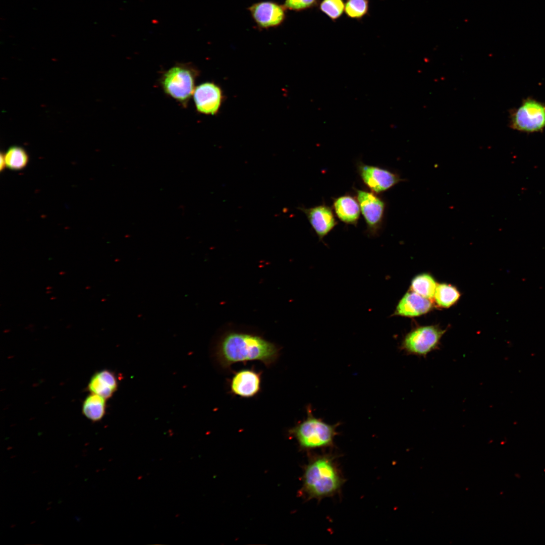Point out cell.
<instances>
[{"instance_id":"obj_1","label":"cell","mask_w":545,"mask_h":545,"mask_svg":"<svg viewBox=\"0 0 545 545\" xmlns=\"http://www.w3.org/2000/svg\"><path fill=\"white\" fill-rule=\"evenodd\" d=\"M279 349L274 343L257 335L231 332L221 340L216 356L221 366L229 368L237 362L259 361L265 366L274 363Z\"/></svg>"},{"instance_id":"obj_2","label":"cell","mask_w":545,"mask_h":545,"mask_svg":"<svg viewBox=\"0 0 545 545\" xmlns=\"http://www.w3.org/2000/svg\"><path fill=\"white\" fill-rule=\"evenodd\" d=\"M335 455L331 453L314 456L305 468L303 490L309 499L318 501L340 492L345 479Z\"/></svg>"},{"instance_id":"obj_3","label":"cell","mask_w":545,"mask_h":545,"mask_svg":"<svg viewBox=\"0 0 545 545\" xmlns=\"http://www.w3.org/2000/svg\"><path fill=\"white\" fill-rule=\"evenodd\" d=\"M307 417L289 430L297 440L301 448L314 450L332 448L339 423L330 424L315 417L310 407L307 408Z\"/></svg>"},{"instance_id":"obj_4","label":"cell","mask_w":545,"mask_h":545,"mask_svg":"<svg viewBox=\"0 0 545 545\" xmlns=\"http://www.w3.org/2000/svg\"><path fill=\"white\" fill-rule=\"evenodd\" d=\"M197 69L190 63H177L164 72L159 83L165 93L186 107L196 88Z\"/></svg>"},{"instance_id":"obj_5","label":"cell","mask_w":545,"mask_h":545,"mask_svg":"<svg viewBox=\"0 0 545 545\" xmlns=\"http://www.w3.org/2000/svg\"><path fill=\"white\" fill-rule=\"evenodd\" d=\"M509 125L526 133L542 131L545 129V103L532 98L525 99L510 113Z\"/></svg>"},{"instance_id":"obj_6","label":"cell","mask_w":545,"mask_h":545,"mask_svg":"<svg viewBox=\"0 0 545 545\" xmlns=\"http://www.w3.org/2000/svg\"><path fill=\"white\" fill-rule=\"evenodd\" d=\"M445 332L436 325L416 328L404 337L401 349L407 355L425 357L439 348Z\"/></svg>"},{"instance_id":"obj_7","label":"cell","mask_w":545,"mask_h":545,"mask_svg":"<svg viewBox=\"0 0 545 545\" xmlns=\"http://www.w3.org/2000/svg\"><path fill=\"white\" fill-rule=\"evenodd\" d=\"M248 10L257 27L262 29L279 26L286 17L284 6L273 1L254 3Z\"/></svg>"},{"instance_id":"obj_8","label":"cell","mask_w":545,"mask_h":545,"mask_svg":"<svg viewBox=\"0 0 545 545\" xmlns=\"http://www.w3.org/2000/svg\"><path fill=\"white\" fill-rule=\"evenodd\" d=\"M358 170L364 183L373 192L385 191L403 180L389 170L361 163Z\"/></svg>"},{"instance_id":"obj_9","label":"cell","mask_w":545,"mask_h":545,"mask_svg":"<svg viewBox=\"0 0 545 545\" xmlns=\"http://www.w3.org/2000/svg\"><path fill=\"white\" fill-rule=\"evenodd\" d=\"M357 199L360 211L368 228L375 232L380 227L384 214L385 204L375 194L361 190H356Z\"/></svg>"},{"instance_id":"obj_10","label":"cell","mask_w":545,"mask_h":545,"mask_svg":"<svg viewBox=\"0 0 545 545\" xmlns=\"http://www.w3.org/2000/svg\"><path fill=\"white\" fill-rule=\"evenodd\" d=\"M261 374L253 368L235 372L230 381L231 393L244 398L254 397L261 390Z\"/></svg>"},{"instance_id":"obj_11","label":"cell","mask_w":545,"mask_h":545,"mask_svg":"<svg viewBox=\"0 0 545 545\" xmlns=\"http://www.w3.org/2000/svg\"><path fill=\"white\" fill-rule=\"evenodd\" d=\"M193 95L198 112L206 115L217 112L222 100V93L217 85L212 82L202 83L196 87Z\"/></svg>"},{"instance_id":"obj_12","label":"cell","mask_w":545,"mask_h":545,"mask_svg":"<svg viewBox=\"0 0 545 545\" xmlns=\"http://www.w3.org/2000/svg\"><path fill=\"white\" fill-rule=\"evenodd\" d=\"M306 215L311 226L320 239L323 238L336 226L332 209L325 205L311 208L299 207Z\"/></svg>"},{"instance_id":"obj_13","label":"cell","mask_w":545,"mask_h":545,"mask_svg":"<svg viewBox=\"0 0 545 545\" xmlns=\"http://www.w3.org/2000/svg\"><path fill=\"white\" fill-rule=\"evenodd\" d=\"M432 308V303L430 299L411 291L400 300L395 314L405 317H415L427 313Z\"/></svg>"},{"instance_id":"obj_14","label":"cell","mask_w":545,"mask_h":545,"mask_svg":"<svg viewBox=\"0 0 545 545\" xmlns=\"http://www.w3.org/2000/svg\"><path fill=\"white\" fill-rule=\"evenodd\" d=\"M118 388V380L115 374L108 369L95 372L91 377L87 389L105 399L111 398Z\"/></svg>"},{"instance_id":"obj_15","label":"cell","mask_w":545,"mask_h":545,"mask_svg":"<svg viewBox=\"0 0 545 545\" xmlns=\"http://www.w3.org/2000/svg\"><path fill=\"white\" fill-rule=\"evenodd\" d=\"M333 207L338 217L347 224L356 225L360 213L358 202L350 195H344L334 199Z\"/></svg>"},{"instance_id":"obj_16","label":"cell","mask_w":545,"mask_h":545,"mask_svg":"<svg viewBox=\"0 0 545 545\" xmlns=\"http://www.w3.org/2000/svg\"><path fill=\"white\" fill-rule=\"evenodd\" d=\"M105 400L97 394L90 393L82 404V412L84 416L93 422L100 420L105 413Z\"/></svg>"},{"instance_id":"obj_17","label":"cell","mask_w":545,"mask_h":545,"mask_svg":"<svg viewBox=\"0 0 545 545\" xmlns=\"http://www.w3.org/2000/svg\"><path fill=\"white\" fill-rule=\"evenodd\" d=\"M437 286V283L432 276L427 273H423L416 276L412 279L411 289L422 297L430 300L434 298Z\"/></svg>"},{"instance_id":"obj_18","label":"cell","mask_w":545,"mask_h":545,"mask_svg":"<svg viewBox=\"0 0 545 545\" xmlns=\"http://www.w3.org/2000/svg\"><path fill=\"white\" fill-rule=\"evenodd\" d=\"M460 297V293L455 286L442 283L437 285L434 299L441 307L449 308L455 304Z\"/></svg>"},{"instance_id":"obj_19","label":"cell","mask_w":545,"mask_h":545,"mask_svg":"<svg viewBox=\"0 0 545 545\" xmlns=\"http://www.w3.org/2000/svg\"><path fill=\"white\" fill-rule=\"evenodd\" d=\"M6 167L12 170H21L27 165L29 156L22 147L12 146L4 154Z\"/></svg>"},{"instance_id":"obj_20","label":"cell","mask_w":545,"mask_h":545,"mask_svg":"<svg viewBox=\"0 0 545 545\" xmlns=\"http://www.w3.org/2000/svg\"><path fill=\"white\" fill-rule=\"evenodd\" d=\"M367 0H348L345 5L346 15L353 19H360L368 12Z\"/></svg>"},{"instance_id":"obj_21","label":"cell","mask_w":545,"mask_h":545,"mask_svg":"<svg viewBox=\"0 0 545 545\" xmlns=\"http://www.w3.org/2000/svg\"><path fill=\"white\" fill-rule=\"evenodd\" d=\"M319 7L321 11L330 19L335 20L343 14L345 4L343 0H323Z\"/></svg>"},{"instance_id":"obj_22","label":"cell","mask_w":545,"mask_h":545,"mask_svg":"<svg viewBox=\"0 0 545 545\" xmlns=\"http://www.w3.org/2000/svg\"><path fill=\"white\" fill-rule=\"evenodd\" d=\"M317 0H285L284 6L286 9L301 11L314 7Z\"/></svg>"},{"instance_id":"obj_23","label":"cell","mask_w":545,"mask_h":545,"mask_svg":"<svg viewBox=\"0 0 545 545\" xmlns=\"http://www.w3.org/2000/svg\"><path fill=\"white\" fill-rule=\"evenodd\" d=\"M6 167L4 154L1 153L0 156V171H2Z\"/></svg>"}]
</instances>
